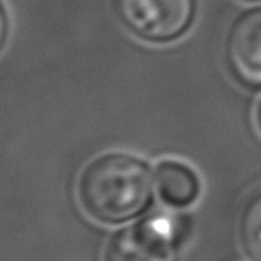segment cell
Listing matches in <instances>:
<instances>
[{"instance_id":"1","label":"cell","mask_w":261,"mask_h":261,"mask_svg":"<svg viewBox=\"0 0 261 261\" xmlns=\"http://www.w3.org/2000/svg\"><path fill=\"white\" fill-rule=\"evenodd\" d=\"M153 174L148 164L128 153H105L86 165L79 179V201L89 217L121 224L151 204Z\"/></svg>"},{"instance_id":"2","label":"cell","mask_w":261,"mask_h":261,"mask_svg":"<svg viewBox=\"0 0 261 261\" xmlns=\"http://www.w3.org/2000/svg\"><path fill=\"white\" fill-rule=\"evenodd\" d=\"M124 27L153 43L176 39L189 29L196 0H114Z\"/></svg>"},{"instance_id":"3","label":"cell","mask_w":261,"mask_h":261,"mask_svg":"<svg viewBox=\"0 0 261 261\" xmlns=\"http://www.w3.org/2000/svg\"><path fill=\"white\" fill-rule=\"evenodd\" d=\"M103 261H176V234L169 217L156 215L117 231Z\"/></svg>"},{"instance_id":"4","label":"cell","mask_w":261,"mask_h":261,"mask_svg":"<svg viewBox=\"0 0 261 261\" xmlns=\"http://www.w3.org/2000/svg\"><path fill=\"white\" fill-rule=\"evenodd\" d=\"M227 62L238 82L261 89V7L242 14L227 38Z\"/></svg>"},{"instance_id":"5","label":"cell","mask_w":261,"mask_h":261,"mask_svg":"<svg viewBox=\"0 0 261 261\" xmlns=\"http://www.w3.org/2000/svg\"><path fill=\"white\" fill-rule=\"evenodd\" d=\"M155 183L162 201L172 208H189L199 199V178L196 171L183 162H160L155 171Z\"/></svg>"},{"instance_id":"6","label":"cell","mask_w":261,"mask_h":261,"mask_svg":"<svg viewBox=\"0 0 261 261\" xmlns=\"http://www.w3.org/2000/svg\"><path fill=\"white\" fill-rule=\"evenodd\" d=\"M242 244L252 261H261V194L245 208L240 224Z\"/></svg>"},{"instance_id":"7","label":"cell","mask_w":261,"mask_h":261,"mask_svg":"<svg viewBox=\"0 0 261 261\" xmlns=\"http://www.w3.org/2000/svg\"><path fill=\"white\" fill-rule=\"evenodd\" d=\"M7 29H9V23H7V14H6V9H4L2 2H0V50H2L4 43H6Z\"/></svg>"},{"instance_id":"8","label":"cell","mask_w":261,"mask_h":261,"mask_svg":"<svg viewBox=\"0 0 261 261\" xmlns=\"http://www.w3.org/2000/svg\"><path fill=\"white\" fill-rule=\"evenodd\" d=\"M256 121H258V126L261 130V103L258 105V110H256Z\"/></svg>"}]
</instances>
